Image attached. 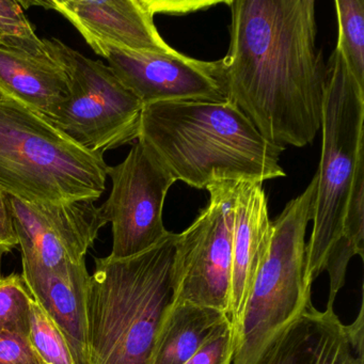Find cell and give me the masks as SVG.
<instances>
[{"mask_svg":"<svg viewBox=\"0 0 364 364\" xmlns=\"http://www.w3.org/2000/svg\"><path fill=\"white\" fill-rule=\"evenodd\" d=\"M229 52L219 60L227 100L270 144L304 148L321 127L327 65L314 0H233Z\"/></svg>","mask_w":364,"mask_h":364,"instance_id":"obj_1","label":"cell"},{"mask_svg":"<svg viewBox=\"0 0 364 364\" xmlns=\"http://www.w3.org/2000/svg\"><path fill=\"white\" fill-rule=\"evenodd\" d=\"M137 140L176 182L193 188L285 176L284 149L268 142L230 102L144 106Z\"/></svg>","mask_w":364,"mask_h":364,"instance_id":"obj_2","label":"cell"},{"mask_svg":"<svg viewBox=\"0 0 364 364\" xmlns=\"http://www.w3.org/2000/svg\"><path fill=\"white\" fill-rule=\"evenodd\" d=\"M176 234L124 259H95L88 300L89 364H150L172 302Z\"/></svg>","mask_w":364,"mask_h":364,"instance_id":"obj_3","label":"cell"},{"mask_svg":"<svg viewBox=\"0 0 364 364\" xmlns=\"http://www.w3.org/2000/svg\"><path fill=\"white\" fill-rule=\"evenodd\" d=\"M364 88L334 50L327 63L321 116L318 191L306 248V277L313 284L327 270L331 282L345 280L355 249L343 237L345 206L360 159L364 156Z\"/></svg>","mask_w":364,"mask_h":364,"instance_id":"obj_4","label":"cell"},{"mask_svg":"<svg viewBox=\"0 0 364 364\" xmlns=\"http://www.w3.org/2000/svg\"><path fill=\"white\" fill-rule=\"evenodd\" d=\"M109 166L50 119L0 95V189L31 203L92 200L106 189Z\"/></svg>","mask_w":364,"mask_h":364,"instance_id":"obj_5","label":"cell"},{"mask_svg":"<svg viewBox=\"0 0 364 364\" xmlns=\"http://www.w3.org/2000/svg\"><path fill=\"white\" fill-rule=\"evenodd\" d=\"M318 178L285 206L272 221L267 257L255 279L234 336L232 364H257L268 347L311 301L312 284L306 277V233L313 219Z\"/></svg>","mask_w":364,"mask_h":364,"instance_id":"obj_6","label":"cell"},{"mask_svg":"<svg viewBox=\"0 0 364 364\" xmlns=\"http://www.w3.org/2000/svg\"><path fill=\"white\" fill-rule=\"evenodd\" d=\"M43 42L65 68L70 82L69 97L50 120L76 144L97 154L138 139L144 104L112 70L60 40Z\"/></svg>","mask_w":364,"mask_h":364,"instance_id":"obj_7","label":"cell"},{"mask_svg":"<svg viewBox=\"0 0 364 364\" xmlns=\"http://www.w3.org/2000/svg\"><path fill=\"white\" fill-rule=\"evenodd\" d=\"M236 183L213 185L196 220L176 234L172 302H188L228 315L231 280L233 201Z\"/></svg>","mask_w":364,"mask_h":364,"instance_id":"obj_8","label":"cell"},{"mask_svg":"<svg viewBox=\"0 0 364 364\" xmlns=\"http://www.w3.org/2000/svg\"><path fill=\"white\" fill-rule=\"evenodd\" d=\"M112 189L102 204L106 223L112 225V249L108 257L124 259L154 247L169 234L163 223L164 203L176 182L137 142L127 159L108 168Z\"/></svg>","mask_w":364,"mask_h":364,"instance_id":"obj_9","label":"cell"},{"mask_svg":"<svg viewBox=\"0 0 364 364\" xmlns=\"http://www.w3.org/2000/svg\"><path fill=\"white\" fill-rule=\"evenodd\" d=\"M22 262L48 269L86 259L107 225L92 200L31 203L9 197Z\"/></svg>","mask_w":364,"mask_h":364,"instance_id":"obj_10","label":"cell"},{"mask_svg":"<svg viewBox=\"0 0 364 364\" xmlns=\"http://www.w3.org/2000/svg\"><path fill=\"white\" fill-rule=\"evenodd\" d=\"M95 54L107 60L108 67L144 106L166 102H228L219 60L210 63L178 52H133L112 46H103Z\"/></svg>","mask_w":364,"mask_h":364,"instance_id":"obj_11","label":"cell"},{"mask_svg":"<svg viewBox=\"0 0 364 364\" xmlns=\"http://www.w3.org/2000/svg\"><path fill=\"white\" fill-rule=\"evenodd\" d=\"M65 16L97 53L103 46L133 52L173 55L154 24L149 0H48L31 1Z\"/></svg>","mask_w":364,"mask_h":364,"instance_id":"obj_12","label":"cell"},{"mask_svg":"<svg viewBox=\"0 0 364 364\" xmlns=\"http://www.w3.org/2000/svg\"><path fill=\"white\" fill-rule=\"evenodd\" d=\"M272 221L263 184L242 181L235 185L233 201L231 280L228 317L235 336L255 279L267 257Z\"/></svg>","mask_w":364,"mask_h":364,"instance_id":"obj_13","label":"cell"},{"mask_svg":"<svg viewBox=\"0 0 364 364\" xmlns=\"http://www.w3.org/2000/svg\"><path fill=\"white\" fill-rule=\"evenodd\" d=\"M0 95L50 119L70 95L67 72L43 40L0 39Z\"/></svg>","mask_w":364,"mask_h":364,"instance_id":"obj_14","label":"cell"},{"mask_svg":"<svg viewBox=\"0 0 364 364\" xmlns=\"http://www.w3.org/2000/svg\"><path fill=\"white\" fill-rule=\"evenodd\" d=\"M23 263L31 297L65 336L75 364H89L88 300L91 274L85 261L55 269Z\"/></svg>","mask_w":364,"mask_h":364,"instance_id":"obj_15","label":"cell"},{"mask_svg":"<svg viewBox=\"0 0 364 364\" xmlns=\"http://www.w3.org/2000/svg\"><path fill=\"white\" fill-rule=\"evenodd\" d=\"M257 364H364V348L327 306L312 304L272 343Z\"/></svg>","mask_w":364,"mask_h":364,"instance_id":"obj_16","label":"cell"},{"mask_svg":"<svg viewBox=\"0 0 364 364\" xmlns=\"http://www.w3.org/2000/svg\"><path fill=\"white\" fill-rule=\"evenodd\" d=\"M229 319L225 313L188 302H171L159 327L150 364H184Z\"/></svg>","mask_w":364,"mask_h":364,"instance_id":"obj_17","label":"cell"},{"mask_svg":"<svg viewBox=\"0 0 364 364\" xmlns=\"http://www.w3.org/2000/svg\"><path fill=\"white\" fill-rule=\"evenodd\" d=\"M338 44L349 73L364 88V0H336Z\"/></svg>","mask_w":364,"mask_h":364,"instance_id":"obj_18","label":"cell"},{"mask_svg":"<svg viewBox=\"0 0 364 364\" xmlns=\"http://www.w3.org/2000/svg\"><path fill=\"white\" fill-rule=\"evenodd\" d=\"M31 301L22 274L0 276V332L29 336Z\"/></svg>","mask_w":364,"mask_h":364,"instance_id":"obj_19","label":"cell"},{"mask_svg":"<svg viewBox=\"0 0 364 364\" xmlns=\"http://www.w3.org/2000/svg\"><path fill=\"white\" fill-rule=\"evenodd\" d=\"M29 340L46 364H75L69 345L56 323L33 298Z\"/></svg>","mask_w":364,"mask_h":364,"instance_id":"obj_20","label":"cell"},{"mask_svg":"<svg viewBox=\"0 0 364 364\" xmlns=\"http://www.w3.org/2000/svg\"><path fill=\"white\" fill-rule=\"evenodd\" d=\"M343 237L355 249L357 255H364V156L355 168L350 191L345 206Z\"/></svg>","mask_w":364,"mask_h":364,"instance_id":"obj_21","label":"cell"},{"mask_svg":"<svg viewBox=\"0 0 364 364\" xmlns=\"http://www.w3.org/2000/svg\"><path fill=\"white\" fill-rule=\"evenodd\" d=\"M235 351L230 319L217 328L203 346L184 364H232Z\"/></svg>","mask_w":364,"mask_h":364,"instance_id":"obj_22","label":"cell"},{"mask_svg":"<svg viewBox=\"0 0 364 364\" xmlns=\"http://www.w3.org/2000/svg\"><path fill=\"white\" fill-rule=\"evenodd\" d=\"M0 364H46L29 336L0 332Z\"/></svg>","mask_w":364,"mask_h":364,"instance_id":"obj_23","label":"cell"},{"mask_svg":"<svg viewBox=\"0 0 364 364\" xmlns=\"http://www.w3.org/2000/svg\"><path fill=\"white\" fill-rule=\"evenodd\" d=\"M0 28L7 36L33 39L35 28L23 12L22 6L14 0H0Z\"/></svg>","mask_w":364,"mask_h":364,"instance_id":"obj_24","label":"cell"},{"mask_svg":"<svg viewBox=\"0 0 364 364\" xmlns=\"http://www.w3.org/2000/svg\"><path fill=\"white\" fill-rule=\"evenodd\" d=\"M18 246L9 197L0 189V255L12 252Z\"/></svg>","mask_w":364,"mask_h":364,"instance_id":"obj_25","label":"cell"},{"mask_svg":"<svg viewBox=\"0 0 364 364\" xmlns=\"http://www.w3.org/2000/svg\"><path fill=\"white\" fill-rule=\"evenodd\" d=\"M153 14H186L217 5V1H157L149 0Z\"/></svg>","mask_w":364,"mask_h":364,"instance_id":"obj_26","label":"cell"},{"mask_svg":"<svg viewBox=\"0 0 364 364\" xmlns=\"http://www.w3.org/2000/svg\"><path fill=\"white\" fill-rule=\"evenodd\" d=\"M6 33H4L3 29L0 28V39H3L4 37H6Z\"/></svg>","mask_w":364,"mask_h":364,"instance_id":"obj_27","label":"cell"},{"mask_svg":"<svg viewBox=\"0 0 364 364\" xmlns=\"http://www.w3.org/2000/svg\"></svg>","mask_w":364,"mask_h":364,"instance_id":"obj_28","label":"cell"}]
</instances>
